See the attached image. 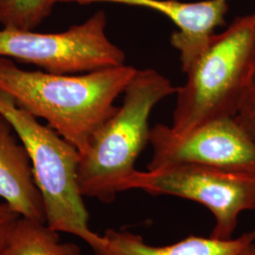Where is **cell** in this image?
<instances>
[{"label":"cell","mask_w":255,"mask_h":255,"mask_svg":"<svg viewBox=\"0 0 255 255\" xmlns=\"http://www.w3.org/2000/svg\"><path fill=\"white\" fill-rule=\"evenodd\" d=\"M136 72L126 64L80 75L30 71L0 57V90L21 109L46 120L82 155L118 110L115 101Z\"/></svg>","instance_id":"obj_1"},{"label":"cell","mask_w":255,"mask_h":255,"mask_svg":"<svg viewBox=\"0 0 255 255\" xmlns=\"http://www.w3.org/2000/svg\"><path fill=\"white\" fill-rule=\"evenodd\" d=\"M177 87L154 69L137 70L120 107L95 133L81 155L78 181L83 197L111 202L124 191L134 164L149 142L148 119L155 106Z\"/></svg>","instance_id":"obj_2"},{"label":"cell","mask_w":255,"mask_h":255,"mask_svg":"<svg viewBox=\"0 0 255 255\" xmlns=\"http://www.w3.org/2000/svg\"><path fill=\"white\" fill-rule=\"evenodd\" d=\"M255 12L234 19L186 71L177 87L172 124L182 133L213 119L238 115L255 79Z\"/></svg>","instance_id":"obj_3"},{"label":"cell","mask_w":255,"mask_h":255,"mask_svg":"<svg viewBox=\"0 0 255 255\" xmlns=\"http://www.w3.org/2000/svg\"><path fill=\"white\" fill-rule=\"evenodd\" d=\"M0 115L27 149L43 200L46 224L58 233L81 238L92 250L98 248L102 236L89 228V214L79 186V150L54 129L21 109L1 90Z\"/></svg>","instance_id":"obj_4"},{"label":"cell","mask_w":255,"mask_h":255,"mask_svg":"<svg viewBox=\"0 0 255 255\" xmlns=\"http://www.w3.org/2000/svg\"><path fill=\"white\" fill-rule=\"evenodd\" d=\"M139 189L196 201L214 215L211 237L233 238L239 216L255 209V174L239 173L197 164H175L146 171L135 170L124 191Z\"/></svg>","instance_id":"obj_5"},{"label":"cell","mask_w":255,"mask_h":255,"mask_svg":"<svg viewBox=\"0 0 255 255\" xmlns=\"http://www.w3.org/2000/svg\"><path fill=\"white\" fill-rule=\"evenodd\" d=\"M99 10L79 25L57 33L0 27V57L54 74H83L125 64L124 51L106 33Z\"/></svg>","instance_id":"obj_6"},{"label":"cell","mask_w":255,"mask_h":255,"mask_svg":"<svg viewBox=\"0 0 255 255\" xmlns=\"http://www.w3.org/2000/svg\"><path fill=\"white\" fill-rule=\"evenodd\" d=\"M152 159L147 169L197 164L255 174V137L237 116L213 119L178 133L170 126L150 128Z\"/></svg>","instance_id":"obj_7"},{"label":"cell","mask_w":255,"mask_h":255,"mask_svg":"<svg viewBox=\"0 0 255 255\" xmlns=\"http://www.w3.org/2000/svg\"><path fill=\"white\" fill-rule=\"evenodd\" d=\"M57 3L87 5L96 2L118 3L156 10L170 19L178 27L170 43L180 53L182 71L193 63L208 46L215 30L224 25L231 0H202L182 2L179 0H53Z\"/></svg>","instance_id":"obj_8"},{"label":"cell","mask_w":255,"mask_h":255,"mask_svg":"<svg viewBox=\"0 0 255 255\" xmlns=\"http://www.w3.org/2000/svg\"><path fill=\"white\" fill-rule=\"evenodd\" d=\"M0 199L20 217L46 222L27 149L0 115Z\"/></svg>","instance_id":"obj_9"},{"label":"cell","mask_w":255,"mask_h":255,"mask_svg":"<svg viewBox=\"0 0 255 255\" xmlns=\"http://www.w3.org/2000/svg\"><path fill=\"white\" fill-rule=\"evenodd\" d=\"M255 242V231L237 238L188 237L166 246L148 245L140 236L126 231L108 230L94 255H247Z\"/></svg>","instance_id":"obj_10"},{"label":"cell","mask_w":255,"mask_h":255,"mask_svg":"<svg viewBox=\"0 0 255 255\" xmlns=\"http://www.w3.org/2000/svg\"><path fill=\"white\" fill-rule=\"evenodd\" d=\"M4 255H81V251L75 244L61 242L59 233L46 222L20 217Z\"/></svg>","instance_id":"obj_11"},{"label":"cell","mask_w":255,"mask_h":255,"mask_svg":"<svg viewBox=\"0 0 255 255\" xmlns=\"http://www.w3.org/2000/svg\"><path fill=\"white\" fill-rule=\"evenodd\" d=\"M54 5L53 0H0V27L35 30Z\"/></svg>","instance_id":"obj_12"},{"label":"cell","mask_w":255,"mask_h":255,"mask_svg":"<svg viewBox=\"0 0 255 255\" xmlns=\"http://www.w3.org/2000/svg\"><path fill=\"white\" fill-rule=\"evenodd\" d=\"M20 216L9 206L0 201V255H4L9 236Z\"/></svg>","instance_id":"obj_13"},{"label":"cell","mask_w":255,"mask_h":255,"mask_svg":"<svg viewBox=\"0 0 255 255\" xmlns=\"http://www.w3.org/2000/svg\"><path fill=\"white\" fill-rule=\"evenodd\" d=\"M238 117L245 123L247 127L255 137V82H252L251 86L247 90L246 95L240 109Z\"/></svg>","instance_id":"obj_14"},{"label":"cell","mask_w":255,"mask_h":255,"mask_svg":"<svg viewBox=\"0 0 255 255\" xmlns=\"http://www.w3.org/2000/svg\"><path fill=\"white\" fill-rule=\"evenodd\" d=\"M247 255H255V242L253 244V246L251 247V249L249 250Z\"/></svg>","instance_id":"obj_15"},{"label":"cell","mask_w":255,"mask_h":255,"mask_svg":"<svg viewBox=\"0 0 255 255\" xmlns=\"http://www.w3.org/2000/svg\"><path fill=\"white\" fill-rule=\"evenodd\" d=\"M254 81L255 82V79H254Z\"/></svg>","instance_id":"obj_16"}]
</instances>
